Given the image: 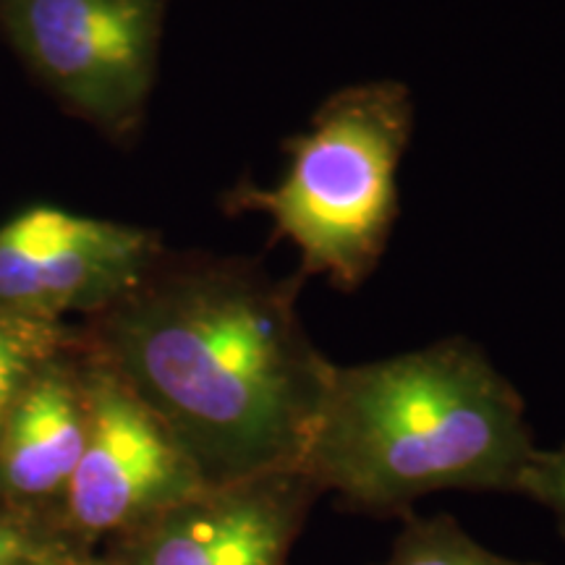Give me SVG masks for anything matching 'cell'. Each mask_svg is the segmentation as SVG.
Returning <instances> with one entry per match:
<instances>
[{
    "mask_svg": "<svg viewBox=\"0 0 565 565\" xmlns=\"http://www.w3.org/2000/svg\"><path fill=\"white\" fill-rule=\"evenodd\" d=\"M301 286L249 257L166 249L79 333L207 484L233 482L307 454L335 364L303 328Z\"/></svg>",
    "mask_w": 565,
    "mask_h": 565,
    "instance_id": "obj_1",
    "label": "cell"
},
{
    "mask_svg": "<svg viewBox=\"0 0 565 565\" xmlns=\"http://www.w3.org/2000/svg\"><path fill=\"white\" fill-rule=\"evenodd\" d=\"M536 454L526 404L463 335L333 366L303 471L343 511L404 515L443 490L519 492Z\"/></svg>",
    "mask_w": 565,
    "mask_h": 565,
    "instance_id": "obj_2",
    "label": "cell"
},
{
    "mask_svg": "<svg viewBox=\"0 0 565 565\" xmlns=\"http://www.w3.org/2000/svg\"><path fill=\"white\" fill-rule=\"evenodd\" d=\"M414 95L398 79L333 92L309 126L286 139L275 186L236 183L228 215H263L273 242L291 244L299 275L356 291L383 263L398 221V171L414 134Z\"/></svg>",
    "mask_w": 565,
    "mask_h": 565,
    "instance_id": "obj_3",
    "label": "cell"
},
{
    "mask_svg": "<svg viewBox=\"0 0 565 565\" xmlns=\"http://www.w3.org/2000/svg\"><path fill=\"white\" fill-rule=\"evenodd\" d=\"M171 0H0V38L68 116L113 145L145 126Z\"/></svg>",
    "mask_w": 565,
    "mask_h": 565,
    "instance_id": "obj_4",
    "label": "cell"
},
{
    "mask_svg": "<svg viewBox=\"0 0 565 565\" xmlns=\"http://www.w3.org/2000/svg\"><path fill=\"white\" fill-rule=\"evenodd\" d=\"M84 343V341H82ZM87 356L89 429L61 511L79 536H118L207 487L200 466L118 372Z\"/></svg>",
    "mask_w": 565,
    "mask_h": 565,
    "instance_id": "obj_5",
    "label": "cell"
},
{
    "mask_svg": "<svg viewBox=\"0 0 565 565\" xmlns=\"http://www.w3.org/2000/svg\"><path fill=\"white\" fill-rule=\"evenodd\" d=\"M168 246L141 225L32 207L0 225V309L40 322L95 317L150 273Z\"/></svg>",
    "mask_w": 565,
    "mask_h": 565,
    "instance_id": "obj_6",
    "label": "cell"
},
{
    "mask_svg": "<svg viewBox=\"0 0 565 565\" xmlns=\"http://www.w3.org/2000/svg\"><path fill=\"white\" fill-rule=\"evenodd\" d=\"M320 487L303 466L207 484L116 536L113 565H288Z\"/></svg>",
    "mask_w": 565,
    "mask_h": 565,
    "instance_id": "obj_7",
    "label": "cell"
},
{
    "mask_svg": "<svg viewBox=\"0 0 565 565\" xmlns=\"http://www.w3.org/2000/svg\"><path fill=\"white\" fill-rule=\"evenodd\" d=\"M89 429L82 333L19 395L0 433V498L13 505L66 500Z\"/></svg>",
    "mask_w": 565,
    "mask_h": 565,
    "instance_id": "obj_8",
    "label": "cell"
},
{
    "mask_svg": "<svg viewBox=\"0 0 565 565\" xmlns=\"http://www.w3.org/2000/svg\"><path fill=\"white\" fill-rule=\"evenodd\" d=\"M76 338L79 328L30 320L0 309V433L34 374L74 345Z\"/></svg>",
    "mask_w": 565,
    "mask_h": 565,
    "instance_id": "obj_9",
    "label": "cell"
},
{
    "mask_svg": "<svg viewBox=\"0 0 565 565\" xmlns=\"http://www.w3.org/2000/svg\"><path fill=\"white\" fill-rule=\"evenodd\" d=\"M391 555L377 565H542L492 553L466 534L454 515H404Z\"/></svg>",
    "mask_w": 565,
    "mask_h": 565,
    "instance_id": "obj_10",
    "label": "cell"
},
{
    "mask_svg": "<svg viewBox=\"0 0 565 565\" xmlns=\"http://www.w3.org/2000/svg\"><path fill=\"white\" fill-rule=\"evenodd\" d=\"M515 494H524V498L550 511L555 519L557 534L565 540V443L553 450L536 448Z\"/></svg>",
    "mask_w": 565,
    "mask_h": 565,
    "instance_id": "obj_11",
    "label": "cell"
},
{
    "mask_svg": "<svg viewBox=\"0 0 565 565\" xmlns=\"http://www.w3.org/2000/svg\"><path fill=\"white\" fill-rule=\"evenodd\" d=\"M63 547L66 545L42 540L34 529L13 519L11 513H0V565H40Z\"/></svg>",
    "mask_w": 565,
    "mask_h": 565,
    "instance_id": "obj_12",
    "label": "cell"
},
{
    "mask_svg": "<svg viewBox=\"0 0 565 565\" xmlns=\"http://www.w3.org/2000/svg\"><path fill=\"white\" fill-rule=\"evenodd\" d=\"M40 565H113L110 561L108 563H95V561H87V557H79V555H74V553H68L66 547L61 550V553H55L53 557H47L45 563H40Z\"/></svg>",
    "mask_w": 565,
    "mask_h": 565,
    "instance_id": "obj_13",
    "label": "cell"
}]
</instances>
